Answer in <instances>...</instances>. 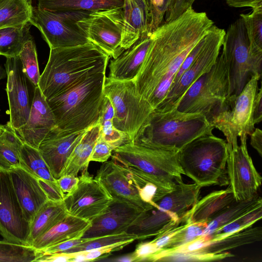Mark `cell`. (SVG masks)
Returning <instances> with one entry per match:
<instances>
[{"label": "cell", "instance_id": "cell-4", "mask_svg": "<svg viewBox=\"0 0 262 262\" xmlns=\"http://www.w3.org/2000/svg\"><path fill=\"white\" fill-rule=\"evenodd\" d=\"M105 72L89 76L63 92L46 99L58 132L72 133L99 123Z\"/></svg>", "mask_w": 262, "mask_h": 262}, {"label": "cell", "instance_id": "cell-46", "mask_svg": "<svg viewBox=\"0 0 262 262\" xmlns=\"http://www.w3.org/2000/svg\"><path fill=\"white\" fill-rule=\"evenodd\" d=\"M195 0H170L164 15V22L172 20L181 15Z\"/></svg>", "mask_w": 262, "mask_h": 262}, {"label": "cell", "instance_id": "cell-40", "mask_svg": "<svg viewBox=\"0 0 262 262\" xmlns=\"http://www.w3.org/2000/svg\"><path fill=\"white\" fill-rule=\"evenodd\" d=\"M18 57L26 76L34 86H37L40 75L36 48L33 38L25 43Z\"/></svg>", "mask_w": 262, "mask_h": 262}, {"label": "cell", "instance_id": "cell-25", "mask_svg": "<svg viewBox=\"0 0 262 262\" xmlns=\"http://www.w3.org/2000/svg\"><path fill=\"white\" fill-rule=\"evenodd\" d=\"M121 49L123 52L149 33L150 12L146 0H123Z\"/></svg>", "mask_w": 262, "mask_h": 262}, {"label": "cell", "instance_id": "cell-10", "mask_svg": "<svg viewBox=\"0 0 262 262\" xmlns=\"http://www.w3.org/2000/svg\"><path fill=\"white\" fill-rule=\"evenodd\" d=\"M229 82L221 53L211 69L188 88L177 108L187 113H201L210 121L229 106Z\"/></svg>", "mask_w": 262, "mask_h": 262}, {"label": "cell", "instance_id": "cell-38", "mask_svg": "<svg viewBox=\"0 0 262 262\" xmlns=\"http://www.w3.org/2000/svg\"><path fill=\"white\" fill-rule=\"evenodd\" d=\"M40 253L33 246L0 241V262L35 261Z\"/></svg>", "mask_w": 262, "mask_h": 262}, {"label": "cell", "instance_id": "cell-50", "mask_svg": "<svg viewBox=\"0 0 262 262\" xmlns=\"http://www.w3.org/2000/svg\"><path fill=\"white\" fill-rule=\"evenodd\" d=\"M89 239L79 238L65 241L45 248L40 251L45 254L63 252L74 247H76Z\"/></svg>", "mask_w": 262, "mask_h": 262}, {"label": "cell", "instance_id": "cell-12", "mask_svg": "<svg viewBox=\"0 0 262 262\" xmlns=\"http://www.w3.org/2000/svg\"><path fill=\"white\" fill-rule=\"evenodd\" d=\"M260 78L251 76L233 102L210 121L214 128L222 132L228 144L238 143V137L250 136L255 129L254 102Z\"/></svg>", "mask_w": 262, "mask_h": 262}, {"label": "cell", "instance_id": "cell-30", "mask_svg": "<svg viewBox=\"0 0 262 262\" xmlns=\"http://www.w3.org/2000/svg\"><path fill=\"white\" fill-rule=\"evenodd\" d=\"M68 213L63 202L48 200L37 212L30 225L28 245L60 222Z\"/></svg>", "mask_w": 262, "mask_h": 262}, {"label": "cell", "instance_id": "cell-48", "mask_svg": "<svg viewBox=\"0 0 262 262\" xmlns=\"http://www.w3.org/2000/svg\"><path fill=\"white\" fill-rule=\"evenodd\" d=\"M130 243L128 242L120 243L101 248L83 252L87 261H94L101 258H104L112 252L121 250Z\"/></svg>", "mask_w": 262, "mask_h": 262}, {"label": "cell", "instance_id": "cell-44", "mask_svg": "<svg viewBox=\"0 0 262 262\" xmlns=\"http://www.w3.org/2000/svg\"><path fill=\"white\" fill-rule=\"evenodd\" d=\"M100 125V136L114 149L130 142L126 134L114 127L112 120H106Z\"/></svg>", "mask_w": 262, "mask_h": 262}, {"label": "cell", "instance_id": "cell-43", "mask_svg": "<svg viewBox=\"0 0 262 262\" xmlns=\"http://www.w3.org/2000/svg\"><path fill=\"white\" fill-rule=\"evenodd\" d=\"M234 255L228 251L219 254L187 252L169 256L164 259L165 261H210L220 260Z\"/></svg>", "mask_w": 262, "mask_h": 262}, {"label": "cell", "instance_id": "cell-34", "mask_svg": "<svg viewBox=\"0 0 262 262\" xmlns=\"http://www.w3.org/2000/svg\"><path fill=\"white\" fill-rule=\"evenodd\" d=\"M32 0H0V29L29 23Z\"/></svg>", "mask_w": 262, "mask_h": 262}, {"label": "cell", "instance_id": "cell-41", "mask_svg": "<svg viewBox=\"0 0 262 262\" xmlns=\"http://www.w3.org/2000/svg\"><path fill=\"white\" fill-rule=\"evenodd\" d=\"M207 224L191 222L187 219V221L184 226L173 236L162 249L177 247L190 242L202 234Z\"/></svg>", "mask_w": 262, "mask_h": 262}, {"label": "cell", "instance_id": "cell-27", "mask_svg": "<svg viewBox=\"0 0 262 262\" xmlns=\"http://www.w3.org/2000/svg\"><path fill=\"white\" fill-rule=\"evenodd\" d=\"M91 225L90 221L68 214L60 222L36 238L32 246L40 251L65 241L81 238Z\"/></svg>", "mask_w": 262, "mask_h": 262}, {"label": "cell", "instance_id": "cell-22", "mask_svg": "<svg viewBox=\"0 0 262 262\" xmlns=\"http://www.w3.org/2000/svg\"><path fill=\"white\" fill-rule=\"evenodd\" d=\"M55 128L54 114L38 86L34 88L28 119L15 129L23 141L36 148L49 133Z\"/></svg>", "mask_w": 262, "mask_h": 262}, {"label": "cell", "instance_id": "cell-15", "mask_svg": "<svg viewBox=\"0 0 262 262\" xmlns=\"http://www.w3.org/2000/svg\"><path fill=\"white\" fill-rule=\"evenodd\" d=\"M95 178L113 199L143 212L153 207L143 200L142 187L138 177L113 159L102 163Z\"/></svg>", "mask_w": 262, "mask_h": 262}, {"label": "cell", "instance_id": "cell-59", "mask_svg": "<svg viewBox=\"0 0 262 262\" xmlns=\"http://www.w3.org/2000/svg\"><path fill=\"white\" fill-rule=\"evenodd\" d=\"M170 0H166V3H165V12H166V9L168 7V6L169 4V2H170Z\"/></svg>", "mask_w": 262, "mask_h": 262}, {"label": "cell", "instance_id": "cell-24", "mask_svg": "<svg viewBox=\"0 0 262 262\" xmlns=\"http://www.w3.org/2000/svg\"><path fill=\"white\" fill-rule=\"evenodd\" d=\"M19 204L30 223L37 212L49 200L38 179L20 167L9 171Z\"/></svg>", "mask_w": 262, "mask_h": 262}, {"label": "cell", "instance_id": "cell-54", "mask_svg": "<svg viewBox=\"0 0 262 262\" xmlns=\"http://www.w3.org/2000/svg\"><path fill=\"white\" fill-rule=\"evenodd\" d=\"M227 5L234 8H262V0H225Z\"/></svg>", "mask_w": 262, "mask_h": 262}, {"label": "cell", "instance_id": "cell-7", "mask_svg": "<svg viewBox=\"0 0 262 262\" xmlns=\"http://www.w3.org/2000/svg\"><path fill=\"white\" fill-rule=\"evenodd\" d=\"M200 187L195 183H178L175 188L154 202L128 229L138 239L155 236L179 220L199 200Z\"/></svg>", "mask_w": 262, "mask_h": 262}, {"label": "cell", "instance_id": "cell-2", "mask_svg": "<svg viewBox=\"0 0 262 262\" xmlns=\"http://www.w3.org/2000/svg\"><path fill=\"white\" fill-rule=\"evenodd\" d=\"M110 58L90 42L51 49L38 86L46 99H50L89 76L105 72Z\"/></svg>", "mask_w": 262, "mask_h": 262}, {"label": "cell", "instance_id": "cell-56", "mask_svg": "<svg viewBox=\"0 0 262 262\" xmlns=\"http://www.w3.org/2000/svg\"><path fill=\"white\" fill-rule=\"evenodd\" d=\"M250 144L262 156V131L259 128H255L250 134Z\"/></svg>", "mask_w": 262, "mask_h": 262}, {"label": "cell", "instance_id": "cell-52", "mask_svg": "<svg viewBox=\"0 0 262 262\" xmlns=\"http://www.w3.org/2000/svg\"><path fill=\"white\" fill-rule=\"evenodd\" d=\"M115 112L111 100L106 96H104L100 114L99 123L106 120H112L114 117Z\"/></svg>", "mask_w": 262, "mask_h": 262}, {"label": "cell", "instance_id": "cell-39", "mask_svg": "<svg viewBox=\"0 0 262 262\" xmlns=\"http://www.w3.org/2000/svg\"><path fill=\"white\" fill-rule=\"evenodd\" d=\"M137 239H138V237L136 235L125 232L119 234L108 235L88 239L78 246L65 251L63 253L85 252L120 243L128 242L132 243Z\"/></svg>", "mask_w": 262, "mask_h": 262}, {"label": "cell", "instance_id": "cell-47", "mask_svg": "<svg viewBox=\"0 0 262 262\" xmlns=\"http://www.w3.org/2000/svg\"><path fill=\"white\" fill-rule=\"evenodd\" d=\"M38 181L49 200L57 202H63L65 194L61 190L57 180L38 179Z\"/></svg>", "mask_w": 262, "mask_h": 262}, {"label": "cell", "instance_id": "cell-8", "mask_svg": "<svg viewBox=\"0 0 262 262\" xmlns=\"http://www.w3.org/2000/svg\"><path fill=\"white\" fill-rule=\"evenodd\" d=\"M221 53L226 66L228 101L232 102L252 76H261L262 59L251 53L244 21L239 17L232 23L224 37Z\"/></svg>", "mask_w": 262, "mask_h": 262}, {"label": "cell", "instance_id": "cell-13", "mask_svg": "<svg viewBox=\"0 0 262 262\" xmlns=\"http://www.w3.org/2000/svg\"><path fill=\"white\" fill-rule=\"evenodd\" d=\"M225 31L213 25L204 37V42L192 62L172 86L159 107L154 112H165L177 108L191 85L202 75L208 72L220 55Z\"/></svg>", "mask_w": 262, "mask_h": 262}, {"label": "cell", "instance_id": "cell-18", "mask_svg": "<svg viewBox=\"0 0 262 262\" xmlns=\"http://www.w3.org/2000/svg\"><path fill=\"white\" fill-rule=\"evenodd\" d=\"M30 231L10 174L0 170V234L7 241L28 245Z\"/></svg>", "mask_w": 262, "mask_h": 262}, {"label": "cell", "instance_id": "cell-1", "mask_svg": "<svg viewBox=\"0 0 262 262\" xmlns=\"http://www.w3.org/2000/svg\"><path fill=\"white\" fill-rule=\"evenodd\" d=\"M209 28L204 18L188 9L151 33L150 46L133 81L137 93L153 112L165 98L183 61Z\"/></svg>", "mask_w": 262, "mask_h": 262}, {"label": "cell", "instance_id": "cell-51", "mask_svg": "<svg viewBox=\"0 0 262 262\" xmlns=\"http://www.w3.org/2000/svg\"><path fill=\"white\" fill-rule=\"evenodd\" d=\"M57 181L61 190L66 194L72 192L76 187L79 177L70 175L62 176L57 179Z\"/></svg>", "mask_w": 262, "mask_h": 262}, {"label": "cell", "instance_id": "cell-21", "mask_svg": "<svg viewBox=\"0 0 262 262\" xmlns=\"http://www.w3.org/2000/svg\"><path fill=\"white\" fill-rule=\"evenodd\" d=\"M143 212L113 199L105 210L91 221V226L81 238L93 239L126 232Z\"/></svg>", "mask_w": 262, "mask_h": 262}, {"label": "cell", "instance_id": "cell-31", "mask_svg": "<svg viewBox=\"0 0 262 262\" xmlns=\"http://www.w3.org/2000/svg\"><path fill=\"white\" fill-rule=\"evenodd\" d=\"M23 143L10 121L0 124V170L9 172L20 167V150Z\"/></svg>", "mask_w": 262, "mask_h": 262}, {"label": "cell", "instance_id": "cell-42", "mask_svg": "<svg viewBox=\"0 0 262 262\" xmlns=\"http://www.w3.org/2000/svg\"><path fill=\"white\" fill-rule=\"evenodd\" d=\"M261 217L262 206H260L244 213L213 233H226L252 227Z\"/></svg>", "mask_w": 262, "mask_h": 262}, {"label": "cell", "instance_id": "cell-14", "mask_svg": "<svg viewBox=\"0 0 262 262\" xmlns=\"http://www.w3.org/2000/svg\"><path fill=\"white\" fill-rule=\"evenodd\" d=\"M89 42L92 43L110 57L116 58L121 49L123 13L122 7L101 10L90 13L77 21Z\"/></svg>", "mask_w": 262, "mask_h": 262}, {"label": "cell", "instance_id": "cell-36", "mask_svg": "<svg viewBox=\"0 0 262 262\" xmlns=\"http://www.w3.org/2000/svg\"><path fill=\"white\" fill-rule=\"evenodd\" d=\"M20 167L38 179L56 180L38 149L24 142L20 150Z\"/></svg>", "mask_w": 262, "mask_h": 262}, {"label": "cell", "instance_id": "cell-53", "mask_svg": "<svg viewBox=\"0 0 262 262\" xmlns=\"http://www.w3.org/2000/svg\"><path fill=\"white\" fill-rule=\"evenodd\" d=\"M74 255V253L60 252L45 254L41 252L39 256L35 261H70Z\"/></svg>", "mask_w": 262, "mask_h": 262}, {"label": "cell", "instance_id": "cell-37", "mask_svg": "<svg viewBox=\"0 0 262 262\" xmlns=\"http://www.w3.org/2000/svg\"><path fill=\"white\" fill-rule=\"evenodd\" d=\"M239 16L244 21L251 54L262 59V8L252 9L251 12Z\"/></svg>", "mask_w": 262, "mask_h": 262}, {"label": "cell", "instance_id": "cell-26", "mask_svg": "<svg viewBox=\"0 0 262 262\" xmlns=\"http://www.w3.org/2000/svg\"><path fill=\"white\" fill-rule=\"evenodd\" d=\"M151 33L141 37L109 65L108 78L117 80H133L138 73L151 42Z\"/></svg>", "mask_w": 262, "mask_h": 262}, {"label": "cell", "instance_id": "cell-23", "mask_svg": "<svg viewBox=\"0 0 262 262\" xmlns=\"http://www.w3.org/2000/svg\"><path fill=\"white\" fill-rule=\"evenodd\" d=\"M86 130L63 133L53 129L39 144L38 149L56 180L61 177L68 158Z\"/></svg>", "mask_w": 262, "mask_h": 262}, {"label": "cell", "instance_id": "cell-32", "mask_svg": "<svg viewBox=\"0 0 262 262\" xmlns=\"http://www.w3.org/2000/svg\"><path fill=\"white\" fill-rule=\"evenodd\" d=\"M37 7L48 11L84 10L94 12L122 7L123 0H37Z\"/></svg>", "mask_w": 262, "mask_h": 262}, {"label": "cell", "instance_id": "cell-3", "mask_svg": "<svg viewBox=\"0 0 262 262\" xmlns=\"http://www.w3.org/2000/svg\"><path fill=\"white\" fill-rule=\"evenodd\" d=\"M179 150L141 142H128L113 150L112 159L155 185L158 189L153 202L173 190L183 181Z\"/></svg>", "mask_w": 262, "mask_h": 262}, {"label": "cell", "instance_id": "cell-58", "mask_svg": "<svg viewBox=\"0 0 262 262\" xmlns=\"http://www.w3.org/2000/svg\"><path fill=\"white\" fill-rule=\"evenodd\" d=\"M7 77V71L6 69L0 66V80Z\"/></svg>", "mask_w": 262, "mask_h": 262}, {"label": "cell", "instance_id": "cell-6", "mask_svg": "<svg viewBox=\"0 0 262 262\" xmlns=\"http://www.w3.org/2000/svg\"><path fill=\"white\" fill-rule=\"evenodd\" d=\"M214 128L204 115L183 112L173 108L165 112H154L137 142L161 145L180 151L195 139L213 134Z\"/></svg>", "mask_w": 262, "mask_h": 262}, {"label": "cell", "instance_id": "cell-33", "mask_svg": "<svg viewBox=\"0 0 262 262\" xmlns=\"http://www.w3.org/2000/svg\"><path fill=\"white\" fill-rule=\"evenodd\" d=\"M260 206H262V200L258 194L245 201L235 200L207 223L201 235L211 234L244 213Z\"/></svg>", "mask_w": 262, "mask_h": 262}, {"label": "cell", "instance_id": "cell-28", "mask_svg": "<svg viewBox=\"0 0 262 262\" xmlns=\"http://www.w3.org/2000/svg\"><path fill=\"white\" fill-rule=\"evenodd\" d=\"M234 201L229 186L225 189L212 191L199 200L187 211V219L193 223L207 224Z\"/></svg>", "mask_w": 262, "mask_h": 262}, {"label": "cell", "instance_id": "cell-5", "mask_svg": "<svg viewBox=\"0 0 262 262\" xmlns=\"http://www.w3.org/2000/svg\"><path fill=\"white\" fill-rule=\"evenodd\" d=\"M228 156L226 140L213 134L200 137L179 152V162L184 174L202 187L229 184L227 169Z\"/></svg>", "mask_w": 262, "mask_h": 262}, {"label": "cell", "instance_id": "cell-35", "mask_svg": "<svg viewBox=\"0 0 262 262\" xmlns=\"http://www.w3.org/2000/svg\"><path fill=\"white\" fill-rule=\"evenodd\" d=\"M31 25L28 23L18 27L0 29V55L6 57L18 56L25 43L33 38L30 34Z\"/></svg>", "mask_w": 262, "mask_h": 262}, {"label": "cell", "instance_id": "cell-45", "mask_svg": "<svg viewBox=\"0 0 262 262\" xmlns=\"http://www.w3.org/2000/svg\"><path fill=\"white\" fill-rule=\"evenodd\" d=\"M114 150V148L104 141L100 135L89 157V161L106 162L112 156Z\"/></svg>", "mask_w": 262, "mask_h": 262}, {"label": "cell", "instance_id": "cell-19", "mask_svg": "<svg viewBox=\"0 0 262 262\" xmlns=\"http://www.w3.org/2000/svg\"><path fill=\"white\" fill-rule=\"evenodd\" d=\"M5 67L7 71L6 91L9 106V121L17 129L27 122L33 99H31L28 79L24 73L18 56L6 57Z\"/></svg>", "mask_w": 262, "mask_h": 262}, {"label": "cell", "instance_id": "cell-9", "mask_svg": "<svg viewBox=\"0 0 262 262\" xmlns=\"http://www.w3.org/2000/svg\"><path fill=\"white\" fill-rule=\"evenodd\" d=\"M103 92L114 108V127L126 134L130 142H137L153 111L137 93L133 80H117L106 77Z\"/></svg>", "mask_w": 262, "mask_h": 262}, {"label": "cell", "instance_id": "cell-17", "mask_svg": "<svg viewBox=\"0 0 262 262\" xmlns=\"http://www.w3.org/2000/svg\"><path fill=\"white\" fill-rule=\"evenodd\" d=\"M112 200L101 183L86 170L81 172L76 187L65 194L63 203L68 214L91 222Z\"/></svg>", "mask_w": 262, "mask_h": 262}, {"label": "cell", "instance_id": "cell-49", "mask_svg": "<svg viewBox=\"0 0 262 262\" xmlns=\"http://www.w3.org/2000/svg\"><path fill=\"white\" fill-rule=\"evenodd\" d=\"M158 251L151 241L140 243L133 252L135 261H148L149 259Z\"/></svg>", "mask_w": 262, "mask_h": 262}, {"label": "cell", "instance_id": "cell-29", "mask_svg": "<svg viewBox=\"0 0 262 262\" xmlns=\"http://www.w3.org/2000/svg\"><path fill=\"white\" fill-rule=\"evenodd\" d=\"M101 132L99 123L88 128L68 158L61 176H77L88 170L89 157Z\"/></svg>", "mask_w": 262, "mask_h": 262}, {"label": "cell", "instance_id": "cell-11", "mask_svg": "<svg viewBox=\"0 0 262 262\" xmlns=\"http://www.w3.org/2000/svg\"><path fill=\"white\" fill-rule=\"evenodd\" d=\"M90 13L84 10L51 11L33 7L29 23L39 30L50 49L76 46L89 42L77 21Z\"/></svg>", "mask_w": 262, "mask_h": 262}, {"label": "cell", "instance_id": "cell-57", "mask_svg": "<svg viewBox=\"0 0 262 262\" xmlns=\"http://www.w3.org/2000/svg\"><path fill=\"white\" fill-rule=\"evenodd\" d=\"M116 260L119 261H135V257L133 252L127 255L119 258Z\"/></svg>", "mask_w": 262, "mask_h": 262}, {"label": "cell", "instance_id": "cell-20", "mask_svg": "<svg viewBox=\"0 0 262 262\" xmlns=\"http://www.w3.org/2000/svg\"><path fill=\"white\" fill-rule=\"evenodd\" d=\"M252 227L226 233L201 235L190 242L177 247L175 251L178 253L193 252L219 254L260 241L262 238L261 228Z\"/></svg>", "mask_w": 262, "mask_h": 262}, {"label": "cell", "instance_id": "cell-16", "mask_svg": "<svg viewBox=\"0 0 262 262\" xmlns=\"http://www.w3.org/2000/svg\"><path fill=\"white\" fill-rule=\"evenodd\" d=\"M239 139L240 145L227 143L229 184L236 201L249 200L257 195L262 180L248 153L247 137Z\"/></svg>", "mask_w": 262, "mask_h": 262}, {"label": "cell", "instance_id": "cell-55", "mask_svg": "<svg viewBox=\"0 0 262 262\" xmlns=\"http://www.w3.org/2000/svg\"><path fill=\"white\" fill-rule=\"evenodd\" d=\"M253 119L254 124L260 123L262 120V91L258 89L256 94L253 107Z\"/></svg>", "mask_w": 262, "mask_h": 262}]
</instances>
